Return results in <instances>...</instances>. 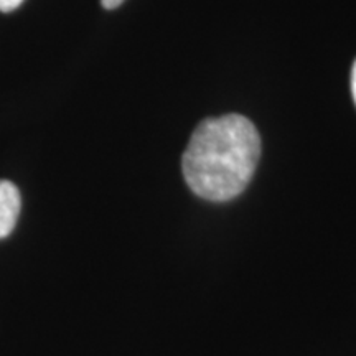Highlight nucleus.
Here are the masks:
<instances>
[{
  "label": "nucleus",
  "instance_id": "f257e3e1",
  "mask_svg": "<svg viewBox=\"0 0 356 356\" xmlns=\"http://www.w3.org/2000/svg\"><path fill=\"white\" fill-rule=\"evenodd\" d=\"M261 157L254 124L239 114L204 119L195 129L181 168L185 181L200 198L228 202L241 195Z\"/></svg>",
  "mask_w": 356,
  "mask_h": 356
},
{
  "label": "nucleus",
  "instance_id": "f03ea898",
  "mask_svg": "<svg viewBox=\"0 0 356 356\" xmlns=\"http://www.w3.org/2000/svg\"><path fill=\"white\" fill-rule=\"evenodd\" d=\"M20 191L12 181L0 180V239L7 238L15 228L20 215Z\"/></svg>",
  "mask_w": 356,
  "mask_h": 356
},
{
  "label": "nucleus",
  "instance_id": "7ed1b4c3",
  "mask_svg": "<svg viewBox=\"0 0 356 356\" xmlns=\"http://www.w3.org/2000/svg\"><path fill=\"white\" fill-rule=\"evenodd\" d=\"M24 0H0V12H12L22 6Z\"/></svg>",
  "mask_w": 356,
  "mask_h": 356
},
{
  "label": "nucleus",
  "instance_id": "20e7f679",
  "mask_svg": "<svg viewBox=\"0 0 356 356\" xmlns=\"http://www.w3.org/2000/svg\"><path fill=\"white\" fill-rule=\"evenodd\" d=\"M101 2H102V7L109 8L111 10V8H115V7L121 6L124 0H101Z\"/></svg>",
  "mask_w": 356,
  "mask_h": 356
},
{
  "label": "nucleus",
  "instance_id": "39448f33",
  "mask_svg": "<svg viewBox=\"0 0 356 356\" xmlns=\"http://www.w3.org/2000/svg\"><path fill=\"white\" fill-rule=\"evenodd\" d=\"M351 92H353V99L356 102V61L353 65V71H351Z\"/></svg>",
  "mask_w": 356,
  "mask_h": 356
}]
</instances>
